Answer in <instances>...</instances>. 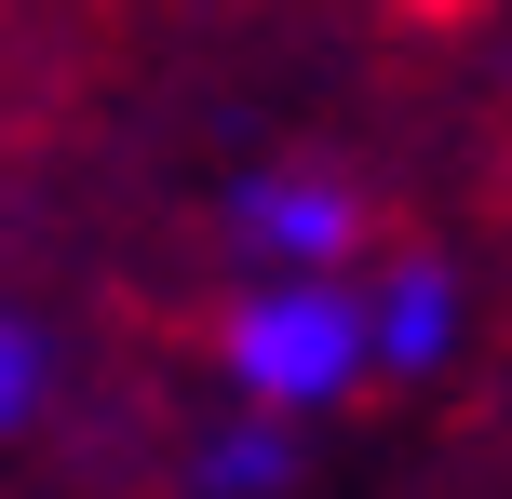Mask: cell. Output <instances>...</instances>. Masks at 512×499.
<instances>
[{
    "instance_id": "8992f818",
    "label": "cell",
    "mask_w": 512,
    "mask_h": 499,
    "mask_svg": "<svg viewBox=\"0 0 512 499\" xmlns=\"http://www.w3.org/2000/svg\"><path fill=\"white\" fill-rule=\"evenodd\" d=\"M405 14H472V0H405Z\"/></svg>"
},
{
    "instance_id": "3957f363",
    "label": "cell",
    "mask_w": 512,
    "mask_h": 499,
    "mask_svg": "<svg viewBox=\"0 0 512 499\" xmlns=\"http://www.w3.org/2000/svg\"><path fill=\"white\" fill-rule=\"evenodd\" d=\"M364 311H378V365L391 378H432L445 351H459V270L445 257H391L378 284H364Z\"/></svg>"
},
{
    "instance_id": "277c9868",
    "label": "cell",
    "mask_w": 512,
    "mask_h": 499,
    "mask_svg": "<svg viewBox=\"0 0 512 499\" xmlns=\"http://www.w3.org/2000/svg\"><path fill=\"white\" fill-rule=\"evenodd\" d=\"M283 405H243L230 432H203V446H189V499H283L297 486V446H283Z\"/></svg>"
},
{
    "instance_id": "6da1fadb",
    "label": "cell",
    "mask_w": 512,
    "mask_h": 499,
    "mask_svg": "<svg viewBox=\"0 0 512 499\" xmlns=\"http://www.w3.org/2000/svg\"><path fill=\"white\" fill-rule=\"evenodd\" d=\"M216 365H230L243 405H283V419H324L378 378V311H364L337 270H270L256 297H230L216 324Z\"/></svg>"
},
{
    "instance_id": "5b68a950",
    "label": "cell",
    "mask_w": 512,
    "mask_h": 499,
    "mask_svg": "<svg viewBox=\"0 0 512 499\" xmlns=\"http://www.w3.org/2000/svg\"><path fill=\"white\" fill-rule=\"evenodd\" d=\"M41 405H54V351H41V324H14V311H0V446H14Z\"/></svg>"
},
{
    "instance_id": "7a4b0ae2",
    "label": "cell",
    "mask_w": 512,
    "mask_h": 499,
    "mask_svg": "<svg viewBox=\"0 0 512 499\" xmlns=\"http://www.w3.org/2000/svg\"><path fill=\"white\" fill-rule=\"evenodd\" d=\"M230 243L243 257H270V270H337L364 243V203L337 176H243L230 189Z\"/></svg>"
}]
</instances>
